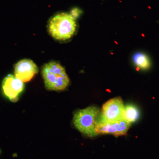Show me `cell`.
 Returning <instances> with one entry per match:
<instances>
[{"label": "cell", "mask_w": 159, "mask_h": 159, "mask_svg": "<svg viewBox=\"0 0 159 159\" xmlns=\"http://www.w3.org/2000/svg\"><path fill=\"white\" fill-rule=\"evenodd\" d=\"M2 89L4 95L11 101L16 102L24 89V84L15 76L9 74L3 80Z\"/></svg>", "instance_id": "obj_6"}, {"label": "cell", "mask_w": 159, "mask_h": 159, "mask_svg": "<svg viewBox=\"0 0 159 159\" xmlns=\"http://www.w3.org/2000/svg\"><path fill=\"white\" fill-rule=\"evenodd\" d=\"M125 119L129 123L135 122L139 117V109L135 105L128 104L125 107Z\"/></svg>", "instance_id": "obj_8"}, {"label": "cell", "mask_w": 159, "mask_h": 159, "mask_svg": "<svg viewBox=\"0 0 159 159\" xmlns=\"http://www.w3.org/2000/svg\"><path fill=\"white\" fill-rule=\"evenodd\" d=\"M75 19L68 13H58L50 20L48 29L50 34L55 39L66 40L70 38L76 29Z\"/></svg>", "instance_id": "obj_3"}, {"label": "cell", "mask_w": 159, "mask_h": 159, "mask_svg": "<svg viewBox=\"0 0 159 159\" xmlns=\"http://www.w3.org/2000/svg\"><path fill=\"white\" fill-rule=\"evenodd\" d=\"M103 120L109 122H118L126 120L125 106L122 98H113L103 104L99 115Z\"/></svg>", "instance_id": "obj_4"}, {"label": "cell", "mask_w": 159, "mask_h": 159, "mask_svg": "<svg viewBox=\"0 0 159 159\" xmlns=\"http://www.w3.org/2000/svg\"><path fill=\"white\" fill-rule=\"evenodd\" d=\"M100 113L99 107L94 106L77 111L74 113L73 119L74 126L87 137L97 136L98 134L96 132V124Z\"/></svg>", "instance_id": "obj_2"}, {"label": "cell", "mask_w": 159, "mask_h": 159, "mask_svg": "<svg viewBox=\"0 0 159 159\" xmlns=\"http://www.w3.org/2000/svg\"><path fill=\"white\" fill-rule=\"evenodd\" d=\"M0 153H1V150H0Z\"/></svg>", "instance_id": "obj_11"}, {"label": "cell", "mask_w": 159, "mask_h": 159, "mask_svg": "<svg viewBox=\"0 0 159 159\" xmlns=\"http://www.w3.org/2000/svg\"><path fill=\"white\" fill-rule=\"evenodd\" d=\"M81 11L80 9H78V8H74V9H72L70 14L75 19L76 18L78 17L81 14Z\"/></svg>", "instance_id": "obj_10"}, {"label": "cell", "mask_w": 159, "mask_h": 159, "mask_svg": "<svg viewBox=\"0 0 159 159\" xmlns=\"http://www.w3.org/2000/svg\"><path fill=\"white\" fill-rule=\"evenodd\" d=\"M131 126L126 120L118 122H109L99 116L97 119L96 130L97 134H112L116 137L125 135Z\"/></svg>", "instance_id": "obj_5"}, {"label": "cell", "mask_w": 159, "mask_h": 159, "mask_svg": "<svg viewBox=\"0 0 159 159\" xmlns=\"http://www.w3.org/2000/svg\"><path fill=\"white\" fill-rule=\"evenodd\" d=\"M133 59L136 65L142 70H147L150 67V60L145 54L137 53L134 56Z\"/></svg>", "instance_id": "obj_9"}, {"label": "cell", "mask_w": 159, "mask_h": 159, "mask_svg": "<svg viewBox=\"0 0 159 159\" xmlns=\"http://www.w3.org/2000/svg\"><path fill=\"white\" fill-rule=\"evenodd\" d=\"M38 72L37 66L31 60L20 61L15 66V77L23 82L30 81Z\"/></svg>", "instance_id": "obj_7"}, {"label": "cell", "mask_w": 159, "mask_h": 159, "mask_svg": "<svg viewBox=\"0 0 159 159\" xmlns=\"http://www.w3.org/2000/svg\"><path fill=\"white\" fill-rule=\"evenodd\" d=\"M42 72L46 88L50 90H64L69 85L70 80L65 70L58 63L51 61L46 64Z\"/></svg>", "instance_id": "obj_1"}]
</instances>
